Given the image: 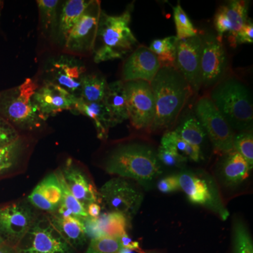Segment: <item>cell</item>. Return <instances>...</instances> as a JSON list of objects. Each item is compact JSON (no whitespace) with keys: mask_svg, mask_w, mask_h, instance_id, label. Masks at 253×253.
Instances as JSON below:
<instances>
[{"mask_svg":"<svg viewBox=\"0 0 253 253\" xmlns=\"http://www.w3.org/2000/svg\"><path fill=\"white\" fill-rule=\"evenodd\" d=\"M253 42V21L249 19L247 22L245 23L244 26L237 33L236 38V45L239 44Z\"/></svg>","mask_w":253,"mask_h":253,"instance_id":"41","label":"cell"},{"mask_svg":"<svg viewBox=\"0 0 253 253\" xmlns=\"http://www.w3.org/2000/svg\"><path fill=\"white\" fill-rule=\"evenodd\" d=\"M132 9L131 5L119 16H109L101 11L93 51L95 63L123 59L132 52L138 43L129 28Z\"/></svg>","mask_w":253,"mask_h":253,"instance_id":"3","label":"cell"},{"mask_svg":"<svg viewBox=\"0 0 253 253\" xmlns=\"http://www.w3.org/2000/svg\"><path fill=\"white\" fill-rule=\"evenodd\" d=\"M176 176L180 190L186 194L190 202L208 208L222 220L227 219L229 211L224 206L217 184L212 177L189 171H183Z\"/></svg>","mask_w":253,"mask_h":253,"instance_id":"6","label":"cell"},{"mask_svg":"<svg viewBox=\"0 0 253 253\" xmlns=\"http://www.w3.org/2000/svg\"><path fill=\"white\" fill-rule=\"evenodd\" d=\"M129 119L136 129L149 130L155 112L154 94L150 83L143 81L125 83Z\"/></svg>","mask_w":253,"mask_h":253,"instance_id":"9","label":"cell"},{"mask_svg":"<svg viewBox=\"0 0 253 253\" xmlns=\"http://www.w3.org/2000/svg\"><path fill=\"white\" fill-rule=\"evenodd\" d=\"M62 189L56 173L42 179L28 196V203L44 212L54 213L62 202Z\"/></svg>","mask_w":253,"mask_h":253,"instance_id":"20","label":"cell"},{"mask_svg":"<svg viewBox=\"0 0 253 253\" xmlns=\"http://www.w3.org/2000/svg\"><path fill=\"white\" fill-rule=\"evenodd\" d=\"M173 16L176 31V38L178 40L186 39L199 35V31L194 27L191 20L184 10L181 7L180 3L173 7Z\"/></svg>","mask_w":253,"mask_h":253,"instance_id":"33","label":"cell"},{"mask_svg":"<svg viewBox=\"0 0 253 253\" xmlns=\"http://www.w3.org/2000/svg\"><path fill=\"white\" fill-rule=\"evenodd\" d=\"M85 68L80 60L68 56H58L49 63L47 73L51 80L76 97L81 94Z\"/></svg>","mask_w":253,"mask_h":253,"instance_id":"15","label":"cell"},{"mask_svg":"<svg viewBox=\"0 0 253 253\" xmlns=\"http://www.w3.org/2000/svg\"><path fill=\"white\" fill-rule=\"evenodd\" d=\"M139 252H140L141 253H145L144 252H141V251H139Z\"/></svg>","mask_w":253,"mask_h":253,"instance_id":"49","label":"cell"},{"mask_svg":"<svg viewBox=\"0 0 253 253\" xmlns=\"http://www.w3.org/2000/svg\"><path fill=\"white\" fill-rule=\"evenodd\" d=\"M99 198L110 211L122 214L131 221L139 211L144 194L135 184L125 178H113L105 183L99 191Z\"/></svg>","mask_w":253,"mask_h":253,"instance_id":"7","label":"cell"},{"mask_svg":"<svg viewBox=\"0 0 253 253\" xmlns=\"http://www.w3.org/2000/svg\"><path fill=\"white\" fill-rule=\"evenodd\" d=\"M0 253H18V252L12 246L5 243L0 246Z\"/></svg>","mask_w":253,"mask_h":253,"instance_id":"45","label":"cell"},{"mask_svg":"<svg viewBox=\"0 0 253 253\" xmlns=\"http://www.w3.org/2000/svg\"><path fill=\"white\" fill-rule=\"evenodd\" d=\"M57 172H56V174L58 178H59L63 194L62 202H61V204L63 205L65 208H67L68 211L72 214L73 217H78L81 219H84L89 217L87 212H86V208L73 196L72 193L68 189L66 182H65L64 179H63L61 170L59 169Z\"/></svg>","mask_w":253,"mask_h":253,"instance_id":"34","label":"cell"},{"mask_svg":"<svg viewBox=\"0 0 253 253\" xmlns=\"http://www.w3.org/2000/svg\"><path fill=\"white\" fill-rule=\"evenodd\" d=\"M38 86L27 78L20 85L0 92V116L16 129L36 130L46 121L32 101Z\"/></svg>","mask_w":253,"mask_h":253,"instance_id":"5","label":"cell"},{"mask_svg":"<svg viewBox=\"0 0 253 253\" xmlns=\"http://www.w3.org/2000/svg\"><path fill=\"white\" fill-rule=\"evenodd\" d=\"M118 253H133L132 251H130V250H128L126 249H121L118 251Z\"/></svg>","mask_w":253,"mask_h":253,"instance_id":"46","label":"cell"},{"mask_svg":"<svg viewBox=\"0 0 253 253\" xmlns=\"http://www.w3.org/2000/svg\"><path fill=\"white\" fill-rule=\"evenodd\" d=\"M1 173H2V171H1V169H0V174H1Z\"/></svg>","mask_w":253,"mask_h":253,"instance_id":"48","label":"cell"},{"mask_svg":"<svg viewBox=\"0 0 253 253\" xmlns=\"http://www.w3.org/2000/svg\"><path fill=\"white\" fill-rule=\"evenodd\" d=\"M88 216L91 218H98L101 215V208L97 203H92L86 208Z\"/></svg>","mask_w":253,"mask_h":253,"instance_id":"44","label":"cell"},{"mask_svg":"<svg viewBox=\"0 0 253 253\" xmlns=\"http://www.w3.org/2000/svg\"><path fill=\"white\" fill-rule=\"evenodd\" d=\"M202 38L201 35L178 40L174 68L181 73L193 91L201 87V61Z\"/></svg>","mask_w":253,"mask_h":253,"instance_id":"11","label":"cell"},{"mask_svg":"<svg viewBox=\"0 0 253 253\" xmlns=\"http://www.w3.org/2000/svg\"><path fill=\"white\" fill-rule=\"evenodd\" d=\"M78 97L56 83L46 81L38 86L32 101L46 120L63 111H73Z\"/></svg>","mask_w":253,"mask_h":253,"instance_id":"14","label":"cell"},{"mask_svg":"<svg viewBox=\"0 0 253 253\" xmlns=\"http://www.w3.org/2000/svg\"><path fill=\"white\" fill-rule=\"evenodd\" d=\"M102 103L109 113L112 127L129 119L124 82L117 81L108 84Z\"/></svg>","mask_w":253,"mask_h":253,"instance_id":"22","label":"cell"},{"mask_svg":"<svg viewBox=\"0 0 253 253\" xmlns=\"http://www.w3.org/2000/svg\"><path fill=\"white\" fill-rule=\"evenodd\" d=\"M155 101V116L150 131L163 130L172 126L191 94V86L173 67H161L150 83Z\"/></svg>","mask_w":253,"mask_h":253,"instance_id":"1","label":"cell"},{"mask_svg":"<svg viewBox=\"0 0 253 253\" xmlns=\"http://www.w3.org/2000/svg\"><path fill=\"white\" fill-rule=\"evenodd\" d=\"M73 112L90 118L96 127L98 138L101 140L107 139L112 124L109 113L102 102H87L78 97Z\"/></svg>","mask_w":253,"mask_h":253,"instance_id":"24","label":"cell"},{"mask_svg":"<svg viewBox=\"0 0 253 253\" xmlns=\"http://www.w3.org/2000/svg\"><path fill=\"white\" fill-rule=\"evenodd\" d=\"M92 1L90 0H68L65 1L58 20V31L63 42L65 43L70 32Z\"/></svg>","mask_w":253,"mask_h":253,"instance_id":"25","label":"cell"},{"mask_svg":"<svg viewBox=\"0 0 253 253\" xmlns=\"http://www.w3.org/2000/svg\"><path fill=\"white\" fill-rule=\"evenodd\" d=\"M156 153L159 162L168 167H182L188 161L187 158L176 150L164 146H160Z\"/></svg>","mask_w":253,"mask_h":253,"instance_id":"38","label":"cell"},{"mask_svg":"<svg viewBox=\"0 0 253 253\" xmlns=\"http://www.w3.org/2000/svg\"><path fill=\"white\" fill-rule=\"evenodd\" d=\"M201 84L206 87L214 85L220 81L227 66V55L221 40L212 34L201 36Z\"/></svg>","mask_w":253,"mask_h":253,"instance_id":"12","label":"cell"},{"mask_svg":"<svg viewBox=\"0 0 253 253\" xmlns=\"http://www.w3.org/2000/svg\"><path fill=\"white\" fill-rule=\"evenodd\" d=\"M24 141L21 136L14 142L0 148V169L3 172L14 166L24 150Z\"/></svg>","mask_w":253,"mask_h":253,"instance_id":"35","label":"cell"},{"mask_svg":"<svg viewBox=\"0 0 253 253\" xmlns=\"http://www.w3.org/2000/svg\"><path fill=\"white\" fill-rule=\"evenodd\" d=\"M19 136L17 129L0 116V148L11 144Z\"/></svg>","mask_w":253,"mask_h":253,"instance_id":"39","label":"cell"},{"mask_svg":"<svg viewBox=\"0 0 253 253\" xmlns=\"http://www.w3.org/2000/svg\"><path fill=\"white\" fill-rule=\"evenodd\" d=\"M224 155L217 169L219 180L226 187H236L249 177L251 168L235 150Z\"/></svg>","mask_w":253,"mask_h":253,"instance_id":"21","label":"cell"},{"mask_svg":"<svg viewBox=\"0 0 253 253\" xmlns=\"http://www.w3.org/2000/svg\"><path fill=\"white\" fill-rule=\"evenodd\" d=\"M118 239H119L121 246L123 249L130 250L131 251H139V252L141 251L139 249V243L137 241H133L132 239L128 235L127 233H125L123 235L118 237Z\"/></svg>","mask_w":253,"mask_h":253,"instance_id":"43","label":"cell"},{"mask_svg":"<svg viewBox=\"0 0 253 253\" xmlns=\"http://www.w3.org/2000/svg\"><path fill=\"white\" fill-rule=\"evenodd\" d=\"M50 222L71 247H80L88 237L83 219L70 216L63 217L56 214L49 218Z\"/></svg>","mask_w":253,"mask_h":253,"instance_id":"23","label":"cell"},{"mask_svg":"<svg viewBox=\"0 0 253 253\" xmlns=\"http://www.w3.org/2000/svg\"><path fill=\"white\" fill-rule=\"evenodd\" d=\"M161 146L176 150L187 159L199 162L202 157V153L200 146L190 144L178 135L174 131H168L161 139Z\"/></svg>","mask_w":253,"mask_h":253,"instance_id":"29","label":"cell"},{"mask_svg":"<svg viewBox=\"0 0 253 253\" xmlns=\"http://www.w3.org/2000/svg\"><path fill=\"white\" fill-rule=\"evenodd\" d=\"M36 2L39 10L42 29L46 34H51L57 27L59 1L57 0H38Z\"/></svg>","mask_w":253,"mask_h":253,"instance_id":"31","label":"cell"},{"mask_svg":"<svg viewBox=\"0 0 253 253\" xmlns=\"http://www.w3.org/2000/svg\"><path fill=\"white\" fill-rule=\"evenodd\" d=\"M174 131L186 142L200 147L207 136L196 116H187Z\"/></svg>","mask_w":253,"mask_h":253,"instance_id":"27","label":"cell"},{"mask_svg":"<svg viewBox=\"0 0 253 253\" xmlns=\"http://www.w3.org/2000/svg\"><path fill=\"white\" fill-rule=\"evenodd\" d=\"M234 150L246 160L250 167H253V134L252 130L241 131L235 136Z\"/></svg>","mask_w":253,"mask_h":253,"instance_id":"37","label":"cell"},{"mask_svg":"<svg viewBox=\"0 0 253 253\" xmlns=\"http://www.w3.org/2000/svg\"><path fill=\"white\" fill-rule=\"evenodd\" d=\"M105 169L111 174L130 179L149 186L162 173L157 153L146 144H129L119 146L110 154Z\"/></svg>","mask_w":253,"mask_h":253,"instance_id":"2","label":"cell"},{"mask_svg":"<svg viewBox=\"0 0 253 253\" xmlns=\"http://www.w3.org/2000/svg\"><path fill=\"white\" fill-rule=\"evenodd\" d=\"M5 244L4 240L2 239V238L0 236V246H1V245H3Z\"/></svg>","mask_w":253,"mask_h":253,"instance_id":"47","label":"cell"},{"mask_svg":"<svg viewBox=\"0 0 253 253\" xmlns=\"http://www.w3.org/2000/svg\"><path fill=\"white\" fill-rule=\"evenodd\" d=\"M195 112L215 151L224 155L234 151L232 128L209 97L204 96L197 101Z\"/></svg>","mask_w":253,"mask_h":253,"instance_id":"8","label":"cell"},{"mask_svg":"<svg viewBox=\"0 0 253 253\" xmlns=\"http://www.w3.org/2000/svg\"><path fill=\"white\" fill-rule=\"evenodd\" d=\"M31 242L26 249L17 250L18 253H71V246L63 239L48 218L47 225L38 219L28 233Z\"/></svg>","mask_w":253,"mask_h":253,"instance_id":"17","label":"cell"},{"mask_svg":"<svg viewBox=\"0 0 253 253\" xmlns=\"http://www.w3.org/2000/svg\"><path fill=\"white\" fill-rule=\"evenodd\" d=\"M161 63L156 56L145 46H139L128 56L123 68L124 83L143 81L151 83L156 76Z\"/></svg>","mask_w":253,"mask_h":253,"instance_id":"18","label":"cell"},{"mask_svg":"<svg viewBox=\"0 0 253 253\" xmlns=\"http://www.w3.org/2000/svg\"><path fill=\"white\" fill-rule=\"evenodd\" d=\"M210 99L232 129L252 130L253 100L244 83L236 78L224 80L212 89Z\"/></svg>","mask_w":253,"mask_h":253,"instance_id":"4","label":"cell"},{"mask_svg":"<svg viewBox=\"0 0 253 253\" xmlns=\"http://www.w3.org/2000/svg\"><path fill=\"white\" fill-rule=\"evenodd\" d=\"M108 83L104 76L85 74L82 81L80 98L87 102H102Z\"/></svg>","mask_w":253,"mask_h":253,"instance_id":"26","label":"cell"},{"mask_svg":"<svg viewBox=\"0 0 253 253\" xmlns=\"http://www.w3.org/2000/svg\"><path fill=\"white\" fill-rule=\"evenodd\" d=\"M249 4L241 0H233L221 5L214 18V25L219 40L228 33L229 43L236 47V38L241 28L247 22Z\"/></svg>","mask_w":253,"mask_h":253,"instance_id":"16","label":"cell"},{"mask_svg":"<svg viewBox=\"0 0 253 253\" xmlns=\"http://www.w3.org/2000/svg\"><path fill=\"white\" fill-rule=\"evenodd\" d=\"M60 170L68 189L84 208L99 201V191H96L86 174L75 166L71 160L66 161L62 169Z\"/></svg>","mask_w":253,"mask_h":253,"instance_id":"19","label":"cell"},{"mask_svg":"<svg viewBox=\"0 0 253 253\" xmlns=\"http://www.w3.org/2000/svg\"><path fill=\"white\" fill-rule=\"evenodd\" d=\"M101 11L99 1H93L70 32L64 43L66 49L73 52L94 51Z\"/></svg>","mask_w":253,"mask_h":253,"instance_id":"13","label":"cell"},{"mask_svg":"<svg viewBox=\"0 0 253 253\" xmlns=\"http://www.w3.org/2000/svg\"><path fill=\"white\" fill-rule=\"evenodd\" d=\"M177 41L176 36H169L151 42L149 49L157 56L161 67L174 68Z\"/></svg>","mask_w":253,"mask_h":253,"instance_id":"28","label":"cell"},{"mask_svg":"<svg viewBox=\"0 0 253 253\" xmlns=\"http://www.w3.org/2000/svg\"><path fill=\"white\" fill-rule=\"evenodd\" d=\"M157 187L161 192L164 193V194H169V193L180 191L176 174L163 178L158 181Z\"/></svg>","mask_w":253,"mask_h":253,"instance_id":"40","label":"cell"},{"mask_svg":"<svg viewBox=\"0 0 253 253\" xmlns=\"http://www.w3.org/2000/svg\"><path fill=\"white\" fill-rule=\"evenodd\" d=\"M122 249L118 237L103 236L91 239L84 253H118Z\"/></svg>","mask_w":253,"mask_h":253,"instance_id":"36","label":"cell"},{"mask_svg":"<svg viewBox=\"0 0 253 253\" xmlns=\"http://www.w3.org/2000/svg\"><path fill=\"white\" fill-rule=\"evenodd\" d=\"M83 221L84 227H85L86 235L88 238H91V239L103 236L102 233L100 230L97 218L87 217L83 219Z\"/></svg>","mask_w":253,"mask_h":253,"instance_id":"42","label":"cell"},{"mask_svg":"<svg viewBox=\"0 0 253 253\" xmlns=\"http://www.w3.org/2000/svg\"><path fill=\"white\" fill-rule=\"evenodd\" d=\"M97 219L103 236L113 237L118 238L126 233L130 224V221L118 212L105 213L101 214Z\"/></svg>","mask_w":253,"mask_h":253,"instance_id":"30","label":"cell"},{"mask_svg":"<svg viewBox=\"0 0 253 253\" xmlns=\"http://www.w3.org/2000/svg\"><path fill=\"white\" fill-rule=\"evenodd\" d=\"M233 253H253L252 238L241 219H236L233 226Z\"/></svg>","mask_w":253,"mask_h":253,"instance_id":"32","label":"cell"},{"mask_svg":"<svg viewBox=\"0 0 253 253\" xmlns=\"http://www.w3.org/2000/svg\"><path fill=\"white\" fill-rule=\"evenodd\" d=\"M37 220L36 213L26 201L0 207V236L6 244H19Z\"/></svg>","mask_w":253,"mask_h":253,"instance_id":"10","label":"cell"}]
</instances>
